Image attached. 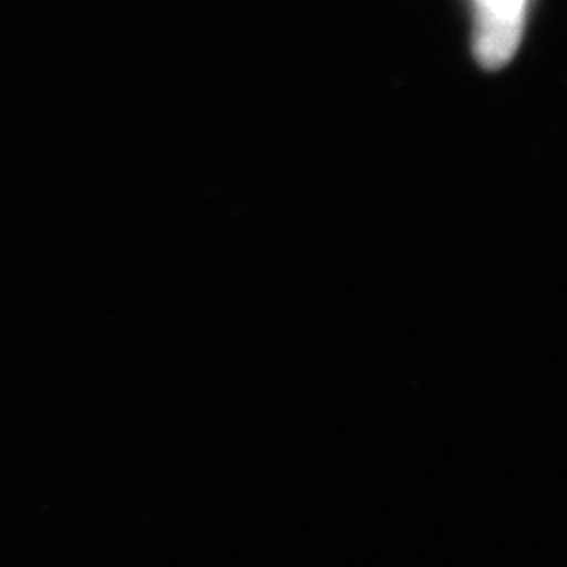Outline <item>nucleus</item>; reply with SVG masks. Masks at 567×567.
<instances>
[{"label": "nucleus", "mask_w": 567, "mask_h": 567, "mask_svg": "<svg viewBox=\"0 0 567 567\" xmlns=\"http://www.w3.org/2000/svg\"><path fill=\"white\" fill-rule=\"evenodd\" d=\"M529 0H475V60L501 70L513 60L526 28Z\"/></svg>", "instance_id": "obj_1"}]
</instances>
